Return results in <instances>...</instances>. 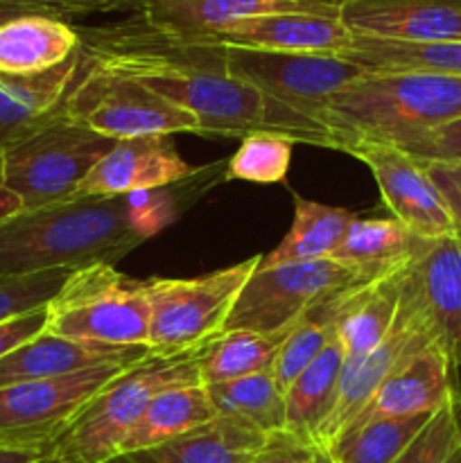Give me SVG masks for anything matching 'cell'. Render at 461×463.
I'll list each match as a JSON object with an SVG mask.
<instances>
[{
    "instance_id": "6da1fadb",
    "label": "cell",
    "mask_w": 461,
    "mask_h": 463,
    "mask_svg": "<svg viewBox=\"0 0 461 463\" xmlns=\"http://www.w3.org/2000/svg\"><path fill=\"white\" fill-rule=\"evenodd\" d=\"M77 54L84 66L138 81L185 109L197 118L199 136L242 140L269 131L339 152L337 138L319 118L235 77L220 45L163 32L140 14L113 25L77 30Z\"/></svg>"
},
{
    "instance_id": "7a4b0ae2",
    "label": "cell",
    "mask_w": 461,
    "mask_h": 463,
    "mask_svg": "<svg viewBox=\"0 0 461 463\" xmlns=\"http://www.w3.org/2000/svg\"><path fill=\"white\" fill-rule=\"evenodd\" d=\"M149 238L129 194L21 211L0 224V276L116 265Z\"/></svg>"
},
{
    "instance_id": "3957f363",
    "label": "cell",
    "mask_w": 461,
    "mask_h": 463,
    "mask_svg": "<svg viewBox=\"0 0 461 463\" xmlns=\"http://www.w3.org/2000/svg\"><path fill=\"white\" fill-rule=\"evenodd\" d=\"M319 118L337 138L339 152L364 145L402 147L461 118V77L366 71L333 95Z\"/></svg>"
},
{
    "instance_id": "277c9868",
    "label": "cell",
    "mask_w": 461,
    "mask_h": 463,
    "mask_svg": "<svg viewBox=\"0 0 461 463\" xmlns=\"http://www.w3.org/2000/svg\"><path fill=\"white\" fill-rule=\"evenodd\" d=\"M206 346L176 355H149L95 393L68 428L48 446V463H107L120 452L143 411L163 389L202 383L199 362Z\"/></svg>"
},
{
    "instance_id": "5b68a950",
    "label": "cell",
    "mask_w": 461,
    "mask_h": 463,
    "mask_svg": "<svg viewBox=\"0 0 461 463\" xmlns=\"http://www.w3.org/2000/svg\"><path fill=\"white\" fill-rule=\"evenodd\" d=\"M116 140L63 113L61 104L34 129L0 149L7 188L23 211L57 206L80 197V185Z\"/></svg>"
},
{
    "instance_id": "8992f818",
    "label": "cell",
    "mask_w": 461,
    "mask_h": 463,
    "mask_svg": "<svg viewBox=\"0 0 461 463\" xmlns=\"http://www.w3.org/2000/svg\"><path fill=\"white\" fill-rule=\"evenodd\" d=\"M48 333L107 346H147L149 298L145 280L98 262L71 274L48 303Z\"/></svg>"
},
{
    "instance_id": "52a82bcc",
    "label": "cell",
    "mask_w": 461,
    "mask_h": 463,
    "mask_svg": "<svg viewBox=\"0 0 461 463\" xmlns=\"http://www.w3.org/2000/svg\"><path fill=\"white\" fill-rule=\"evenodd\" d=\"M260 258L253 256L194 279L145 280L149 298V351L154 355H176L208 346L220 337L244 285L260 265Z\"/></svg>"
},
{
    "instance_id": "ba28073f",
    "label": "cell",
    "mask_w": 461,
    "mask_h": 463,
    "mask_svg": "<svg viewBox=\"0 0 461 463\" xmlns=\"http://www.w3.org/2000/svg\"><path fill=\"white\" fill-rule=\"evenodd\" d=\"M402 262V260H400ZM393 267V265H391ZM391 267H357L328 260L292 262L262 269L258 267L235 301L226 330L278 333L306 319L312 310L339 294L362 288Z\"/></svg>"
},
{
    "instance_id": "9c48e42d",
    "label": "cell",
    "mask_w": 461,
    "mask_h": 463,
    "mask_svg": "<svg viewBox=\"0 0 461 463\" xmlns=\"http://www.w3.org/2000/svg\"><path fill=\"white\" fill-rule=\"evenodd\" d=\"M61 109L68 118L111 140L199 131L193 113L167 102L147 86L81 61Z\"/></svg>"
},
{
    "instance_id": "30bf717a",
    "label": "cell",
    "mask_w": 461,
    "mask_h": 463,
    "mask_svg": "<svg viewBox=\"0 0 461 463\" xmlns=\"http://www.w3.org/2000/svg\"><path fill=\"white\" fill-rule=\"evenodd\" d=\"M125 369L129 366H98L63 378L3 387L0 389V446L48 450L50 443L68 428L77 411Z\"/></svg>"
},
{
    "instance_id": "8fae6325",
    "label": "cell",
    "mask_w": 461,
    "mask_h": 463,
    "mask_svg": "<svg viewBox=\"0 0 461 463\" xmlns=\"http://www.w3.org/2000/svg\"><path fill=\"white\" fill-rule=\"evenodd\" d=\"M429 344H438V339L434 335V328L429 324L428 315H425L423 306H420L414 285L409 283V276H407L405 267L400 306H398V315L396 321H393L391 333L369 355L362 357L360 362L346 364L342 383H339L337 398H334V405L330 410L325 423L321 425L319 434H316V441L325 448L333 446L355 423V419L366 410V405L373 401V396L382 387L384 380L402 362L409 360L411 355H416L423 348H428Z\"/></svg>"
},
{
    "instance_id": "7c38bea8",
    "label": "cell",
    "mask_w": 461,
    "mask_h": 463,
    "mask_svg": "<svg viewBox=\"0 0 461 463\" xmlns=\"http://www.w3.org/2000/svg\"><path fill=\"white\" fill-rule=\"evenodd\" d=\"M221 50L226 68L235 77L253 84L269 98L315 118H319V111L333 95L366 72L339 54L269 52L249 48Z\"/></svg>"
},
{
    "instance_id": "4fadbf2b",
    "label": "cell",
    "mask_w": 461,
    "mask_h": 463,
    "mask_svg": "<svg viewBox=\"0 0 461 463\" xmlns=\"http://www.w3.org/2000/svg\"><path fill=\"white\" fill-rule=\"evenodd\" d=\"M351 156L360 158L369 167L384 206L414 238L437 240L456 235L450 211L425 172L423 163L402 149L387 145L355 147Z\"/></svg>"
},
{
    "instance_id": "5bb4252c",
    "label": "cell",
    "mask_w": 461,
    "mask_h": 463,
    "mask_svg": "<svg viewBox=\"0 0 461 463\" xmlns=\"http://www.w3.org/2000/svg\"><path fill=\"white\" fill-rule=\"evenodd\" d=\"M197 172L170 136L116 140L80 185V197H125L179 184Z\"/></svg>"
},
{
    "instance_id": "9a60e30c",
    "label": "cell",
    "mask_w": 461,
    "mask_h": 463,
    "mask_svg": "<svg viewBox=\"0 0 461 463\" xmlns=\"http://www.w3.org/2000/svg\"><path fill=\"white\" fill-rule=\"evenodd\" d=\"M407 276L443 351L461 369V238L423 240L411 247Z\"/></svg>"
},
{
    "instance_id": "2e32d148",
    "label": "cell",
    "mask_w": 461,
    "mask_h": 463,
    "mask_svg": "<svg viewBox=\"0 0 461 463\" xmlns=\"http://www.w3.org/2000/svg\"><path fill=\"white\" fill-rule=\"evenodd\" d=\"M353 36L355 34L337 16L287 12L242 18L194 36L193 41L221 45V48L269 50V52L342 54L351 45Z\"/></svg>"
},
{
    "instance_id": "e0dca14e",
    "label": "cell",
    "mask_w": 461,
    "mask_h": 463,
    "mask_svg": "<svg viewBox=\"0 0 461 463\" xmlns=\"http://www.w3.org/2000/svg\"><path fill=\"white\" fill-rule=\"evenodd\" d=\"M355 36L384 41H461V0H339Z\"/></svg>"
},
{
    "instance_id": "ac0fdd59",
    "label": "cell",
    "mask_w": 461,
    "mask_h": 463,
    "mask_svg": "<svg viewBox=\"0 0 461 463\" xmlns=\"http://www.w3.org/2000/svg\"><path fill=\"white\" fill-rule=\"evenodd\" d=\"M409 256L362 288L339 294L319 306L316 315L334 321L337 339L346 355V364L360 362L380 346L391 333L400 306L402 276Z\"/></svg>"
},
{
    "instance_id": "d6986e66",
    "label": "cell",
    "mask_w": 461,
    "mask_h": 463,
    "mask_svg": "<svg viewBox=\"0 0 461 463\" xmlns=\"http://www.w3.org/2000/svg\"><path fill=\"white\" fill-rule=\"evenodd\" d=\"M456 393H461L459 366L450 360L441 344H429L384 380L373 401L348 430L384 416L434 414Z\"/></svg>"
},
{
    "instance_id": "ffe728a7",
    "label": "cell",
    "mask_w": 461,
    "mask_h": 463,
    "mask_svg": "<svg viewBox=\"0 0 461 463\" xmlns=\"http://www.w3.org/2000/svg\"><path fill=\"white\" fill-rule=\"evenodd\" d=\"M152 355L149 346L75 342L43 330L0 360V389L34 380L63 378L98 366H131Z\"/></svg>"
},
{
    "instance_id": "44dd1931",
    "label": "cell",
    "mask_w": 461,
    "mask_h": 463,
    "mask_svg": "<svg viewBox=\"0 0 461 463\" xmlns=\"http://www.w3.org/2000/svg\"><path fill=\"white\" fill-rule=\"evenodd\" d=\"M287 12L339 18V0H149L140 16L158 30L194 39L242 18Z\"/></svg>"
},
{
    "instance_id": "7402d4cb",
    "label": "cell",
    "mask_w": 461,
    "mask_h": 463,
    "mask_svg": "<svg viewBox=\"0 0 461 463\" xmlns=\"http://www.w3.org/2000/svg\"><path fill=\"white\" fill-rule=\"evenodd\" d=\"M80 48V34L63 18H14L0 25V72L3 75H39L52 71Z\"/></svg>"
},
{
    "instance_id": "603a6c76",
    "label": "cell",
    "mask_w": 461,
    "mask_h": 463,
    "mask_svg": "<svg viewBox=\"0 0 461 463\" xmlns=\"http://www.w3.org/2000/svg\"><path fill=\"white\" fill-rule=\"evenodd\" d=\"M265 439V434L247 425L215 419L212 423L161 446L120 452L107 463H247Z\"/></svg>"
},
{
    "instance_id": "cb8c5ba5",
    "label": "cell",
    "mask_w": 461,
    "mask_h": 463,
    "mask_svg": "<svg viewBox=\"0 0 461 463\" xmlns=\"http://www.w3.org/2000/svg\"><path fill=\"white\" fill-rule=\"evenodd\" d=\"M77 52L61 66L39 75L0 72V149L34 129L66 98L77 75Z\"/></svg>"
},
{
    "instance_id": "d4e9b609",
    "label": "cell",
    "mask_w": 461,
    "mask_h": 463,
    "mask_svg": "<svg viewBox=\"0 0 461 463\" xmlns=\"http://www.w3.org/2000/svg\"><path fill=\"white\" fill-rule=\"evenodd\" d=\"M217 411L203 383H181L163 389L122 441L120 452L145 450L212 423ZM118 452V455H120Z\"/></svg>"
},
{
    "instance_id": "484cf974",
    "label": "cell",
    "mask_w": 461,
    "mask_h": 463,
    "mask_svg": "<svg viewBox=\"0 0 461 463\" xmlns=\"http://www.w3.org/2000/svg\"><path fill=\"white\" fill-rule=\"evenodd\" d=\"M355 213L294 194V220L276 249L260 258L262 269L292 262L328 260L342 244Z\"/></svg>"
},
{
    "instance_id": "4316f807",
    "label": "cell",
    "mask_w": 461,
    "mask_h": 463,
    "mask_svg": "<svg viewBox=\"0 0 461 463\" xmlns=\"http://www.w3.org/2000/svg\"><path fill=\"white\" fill-rule=\"evenodd\" d=\"M346 369V355L337 335L319 357L285 389V430L316 441L328 419Z\"/></svg>"
},
{
    "instance_id": "83f0119b",
    "label": "cell",
    "mask_w": 461,
    "mask_h": 463,
    "mask_svg": "<svg viewBox=\"0 0 461 463\" xmlns=\"http://www.w3.org/2000/svg\"><path fill=\"white\" fill-rule=\"evenodd\" d=\"M364 71L437 72L461 77V41H384L353 36L351 45L339 54Z\"/></svg>"
},
{
    "instance_id": "f1b7e54d",
    "label": "cell",
    "mask_w": 461,
    "mask_h": 463,
    "mask_svg": "<svg viewBox=\"0 0 461 463\" xmlns=\"http://www.w3.org/2000/svg\"><path fill=\"white\" fill-rule=\"evenodd\" d=\"M292 328L278 330V333L226 330L220 337L212 339L203 351L202 362H199V378L203 384H217L267 373L274 369L276 355Z\"/></svg>"
},
{
    "instance_id": "f546056e",
    "label": "cell",
    "mask_w": 461,
    "mask_h": 463,
    "mask_svg": "<svg viewBox=\"0 0 461 463\" xmlns=\"http://www.w3.org/2000/svg\"><path fill=\"white\" fill-rule=\"evenodd\" d=\"M206 389L217 419L242 423L265 437L285 430V393L278 389L271 371L206 384Z\"/></svg>"
},
{
    "instance_id": "4dcf8cb0",
    "label": "cell",
    "mask_w": 461,
    "mask_h": 463,
    "mask_svg": "<svg viewBox=\"0 0 461 463\" xmlns=\"http://www.w3.org/2000/svg\"><path fill=\"white\" fill-rule=\"evenodd\" d=\"M432 416H384L366 420L348 430L328 448L333 463H393Z\"/></svg>"
},
{
    "instance_id": "1f68e13d",
    "label": "cell",
    "mask_w": 461,
    "mask_h": 463,
    "mask_svg": "<svg viewBox=\"0 0 461 463\" xmlns=\"http://www.w3.org/2000/svg\"><path fill=\"white\" fill-rule=\"evenodd\" d=\"M414 235L393 217L384 220H360L355 217L348 226L342 244L334 251L333 260L357 267H384L405 260L414 247Z\"/></svg>"
},
{
    "instance_id": "d6a6232c",
    "label": "cell",
    "mask_w": 461,
    "mask_h": 463,
    "mask_svg": "<svg viewBox=\"0 0 461 463\" xmlns=\"http://www.w3.org/2000/svg\"><path fill=\"white\" fill-rule=\"evenodd\" d=\"M294 145L296 143L287 136L269 131L247 136L226 163L224 179L260 185L280 184L287 179Z\"/></svg>"
},
{
    "instance_id": "836d02e7",
    "label": "cell",
    "mask_w": 461,
    "mask_h": 463,
    "mask_svg": "<svg viewBox=\"0 0 461 463\" xmlns=\"http://www.w3.org/2000/svg\"><path fill=\"white\" fill-rule=\"evenodd\" d=\"M334 335H337L334 321L325 319L316 312H310L306 319L298 321L289 330L287 339L276 355L274 369H271V375H274L280 392L285 393V389L324 353V348L333 342Z\"/></svg>"
},
{
    "instance_id": "e575fe53",
    "label": "cell",
    "mask_w": 461,
    "mask_h": 463,
    "mask_svg": "<svg viewBox=\"0 0 461 463\" xmlns=\"http://www.w3.org/2000/svg\"><path fill=\"white\" fill-rule=\"evenodd\" d=\"M75 269H50L41 274L0 276V324L25 312L45 307L66 285Z\"/></svg>"
},
{
    "instance_id": "d590c367",
    "label": "cell",
    "mask_w": 461,
    "mask_h": 463,
    "mask_svg": "<svg viewBox=\"0 0 461 463\" xmlns=\"http://www.w3.org/2000/svg\"><path fill=\"white\" fill-rule=\"evenodd\" d=\"M461 443V393L452 396L429 419L419 437L393 463H443Z\"/></svg>"
},
{
    "instance_id": "8d00e7d4",
    "label": "cell",
    "mask_w": 461,
    "mask_h": 463,
    "mask_svg": "<svg viewBox=\"0 0 461 463\" xmlns=\"http://www.w3.org/2000/svg\"><path fill=\"white\" fill-rule=\"evenodd\" d=\"M247 463H333V457L315 439L278 430L267 434L265 443Z\"/></svg>"
},
{
    "instance_id": "74e56055",
    "label": "cell",
    "mask_w": 461,
    "mask_h": 463,
    "mask_svg": "<svg viewBox=\"0 0 461 463\" xmlns=\"http://www.w3.org/2000/svg\"><path fill=\"white\" fill-rule=\"evenodd\" d=\"M398 149L420 163H461V118L428 131Z\"/></svg>"
},
{
    "instance_id": "f35d334b",
    "label": "cell",
    "mask_w": 461,
    "mask_h": 463,
    "mask_svg": "<svg viewBox=\"0 0 461 463\" xmlns=\"http://www.w3.org/2000/svg\"><path fill=\"white\" fill-rule=\"evenodd\" d=\"M48 328V306L0 324V360Z\"/></svg>"
},
{
    "instance_id": "ab89813d",
    "label": "cell",
    "mask_w": 461,
    "mask_h": 463,
    "mask_svg": "<svg viewBox=\"0 0 461 463\" xmlns=\"http://www.w3.org/2000/svg\"><path fill=\"white\" fill-rule=\"evenodd\" d=\"M423 167L441 193L461 238V163H423Z\"/></svg>"
},
{
    "instance_id": "60d3db41",
    "label": "cell",
    "mask_w": 461,
    "mask_h": 463,
    "mask_svg": "<svg viewBox=\"0 0 461 463\" xmlns=\"http://www.w3.org/2000/svg\"><path fill=\"white\" fill-rule=\"evenodd\" d=\"M32 14L63 18V21L72 18L66 0H0V25L14 21V18L32 16Z\"/></svg>"
},
{
    "instance_id": "b9f144b4",
    "label": "cell",
    "mask_w": 461,
    "mask_h": 463,
    "mask_svg": "<svg viewBox=\"0 0 461 463\" xmlns=\"http://www.w3.org/2000/svg\"><path fill=\"white\" fill-rule=\"evenodd\" d=\"M149 0H66V5L71 7L72 18L86 16V14L95 12H113V9H143Z\"/></svg>"
},
{
    "instance_id": "7bdbcfd3",
    "label": "cell",
    "mask_w": 461,
    "mask_h": 463,
    "mask_svg": "<svg viewBox=\"0 0 461 463\" xmlns=\"http://www.w3.org/2000/svg\"><path fill=\"white\" fill-rule=\"evenodd\" d=\"M0 463H48V450L45 448L0 446Z\"/></svg>"
},
{
    "instance_id": "ee69618b",
    "label": "cell",
    "mask_w": 461,
    "mask_h": 463,
    "mask_svg": "<svg viewBox=\"0 0 461 463\" xmlns=\"http://www.w3.org/2000/svg\"><path fill=\"white\" fill-rule=\"evenodd\" d=\"M21 211H23L21 199H18L16 194H14L12 190L7 188V184H5L3 154H0V224H3V222H7V220H12V217L18 215Z\"/></svg>"
},
{
    "instance_id": "f6af8a7d",
    "label": "cell",
    "mask_w": 461,
    "mask_h": 463,
    "mask_svg": "<svg viewBox=\"0 0 461 463\" xmlns=\"http://www.w3.org/2000/svg\"><path fill=\"white\" fill-rule=\"evenodd\" d=\"M443 463H461V443L450 452V455H447V459Z\"/></svg>"
}]
</instances>
